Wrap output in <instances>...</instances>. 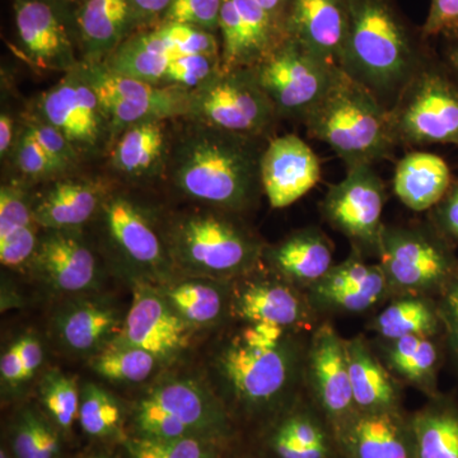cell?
Returning <instances> with one entry per match:
<instances>
[{"label":"cell","mask_w":458,"mask_h":458,"mask_svg":"<svg viewBox=\"0 0 458 458\" xmlns=\"http://www.w3.org/2000/svg\"><path fill=\"white\" fill-rule=\"evenodd\" d=\"M300 331L269 324H246L216 357L219 384L241 414H282L306 388L309 339Z\"/></svg>","instance_id":"1"},{"label":"cell","mask_w":458,"mask_h":458,"mask_svg":"<svg viewBox=\"0 0 458 458\" xmlns=\"http://www.w3.org/2000/svg\"><path fill=\"white\" fill-rule=\"evenodd\" d=\"M260 140L200 123L174 150V183L190 198L227 212H242L262 190L265 148Z\"/></svg>","instance_id":"2"},{"label":"cell","mask_w":458,"mask_h":458,"mask_svg":"<svg viewBox=\"0 0 458 458\" xmlns=\"http://www.w3.org/2000/svg\"><path fill=\"white\" fill-rule=\"evenodd\" d=\"M351 22L340 68L377 98L403 89L417 75L408 30L387 0H349Z\"/></svg>","instance_id":"3"},{"label":"cell","mask_w":458,"mask_h":458,"mask_svg":"<svg viewBox=\"0 0 458 458\" xmlns=\"http://www.w3.org/2000/svg\"><path fill=\"white\" fill-rule=\"evenodd\" d=\"M304 123L310 137L327 144L348 168L386 158L397 140L393 114L345 72Z\"/></svg>","instance_id":"4"},{"label":"cell","mask_w":458,"mask_h":458,"mask_svg":"<svg viewBox=\"0 0 458 458\" xmlns=\"http://www.w3.org/2000/svg\"><path fill=\"white\" fill-rule=\"evenodd\" d=\"M264 250L251 232L219 214L186 216L170 234L172 258L205 279L242 278L256 270Z\"/></svg>","instance_id":"5"},{"label":"cell","mask_w":458,"mask_h":458,"mask_svg":"<svg viewBox=\"0 0 458 458\" xmlns=\"http://www.w3.org/2000/svg\"><path fill=\"white\" fill-rule=\"evenodd\" d=\"M138 437L177 439L197 437L222 443L232 433L227 409L194 379L172 378L155 386L134 409Z\"/></svg>","instance_id":"6"},{"label":"cell","mask_w":458,"mask_h":458,"mask_svg":"<svg viewBox=\"0 0 458 458\" xmlns=\"http://www.w3.org/2000/svg\"><path fill=\"white\" fill-rule=\"evenodd\" d=\"M377 258L393 298H437L458 270L456 259L445 241L420 225H385Z\"/></svg>","instance_id":"7"},{"label":"cell","mask_w":458,"mask_h":458,"mask_svg":"<svg viewBox=\"0 0 458 458\" xmlns=\"http://www.w3.org/2000/svg\"><path fill=\"white\" fill-rule=\"evenodd\" d=\"M254 71L278 116L302 122L344 75L339 65L316 56L289 38L255 65Z\"/></svg>","instance_id":"8"},{"label":"cell","mask_w":458,"mask_h":458,"mask_svg":"<svg viewBox=\"0 0 458 458\" xmlns=\"http://www.w3.org/2000/svg\"><path fill=\"white\" fill-rule=\"evenodd\" d=\"M190 113L207 125L251 138L264 137L278 117L254 68L219 72L192 92Z\"/></svg>","instance_id":"9"},{"label":"cell","mask_w":458,"mask_h":458,"mask_svg":"<svg viewBox=\"0 0 458 458\" xmlns=\"http://www.w3.org/2000/svg\"><path fill=\"white\" fill-rule=\"evenodd\" d=\"M386 204L384 181L372 165L348 168L345 179L330 186L322 200V216L334 229L348 238L361 254L378 252Z\"/></svg>","instance_id":"10"},{"label":"cell","mask_w":458,"mask_h":458,"mask_svg":"<svg viewBox=\"0 0 458 458\" xmlns=\"http://www.w3.org/2000/svg\"><path fill=\"white\" fill-rule=\"evenodd\" d=\"M391 114L397 140L458 146V92L439 75H415Z\"/></svg>","instance_id":"11"},{"label":"cell","mask_w":458,"mask_h":458,"mask_svg":"<svg viewBox=\"0 0 458 458\" xmlns=\"http://www.w3.org/2000/svg\"><path fill=\"white\" fill-rule=\"evenodd\" d=\"M304 381L310 400L334 432L357 411L352 397L345 339L331 322L318 324L310 336Z\"/></svg>","instance_id":"12"},{"label":"cell","mask_w":458,"mask_h":458,"mask_svg":"<svg viewBox=\"0 0 458 458\" xmlns=\"http://www.w3.org/2000/svg\"><path fill=\"white\" fill-rule=\"evenodd\" d=\"M232 312L245 324H269L285 330L313 331L318 315L306 292L278 274H247L232 292Z\"/></svg>","instance_id":"13"},{"label":"cell","mask_w":458,"mask_h":458,"mask_svg":"<svg viewBox=\"0 0 458 458\" xmlns=\"http://www.w3.org/2000/svg\"><path fill=\"white\" fill-rule=\"evenodd\" d=\"M190 335L191 325L174 311L164 293L138 282L122 333L114 342L143 349L158 361H168L188 348Z\"/></svg>","instance_id":"14"},{"label":"cell","mask_w":458,"mask_h":458,"mask_svg":"<svg viewBox=\"0 0 458 458\" xmlns=\"http://www.w3.org/2000/svg\"><path fill=\"white\" fill-rule=\"evenodd\" d=\"M38 110L40 119L63 132L78 152L98 148L110 128L98 95L83 72L69 75L44 93Z\"/></svg>","instance_id":"15"},{"label":"cell","mask_w":458,"mask_h":458,"mask_svg":"<svg viewBox=\"0 0 458 458\" xmlns=\"http://www.w3.org/2000/svg\"><path fill=\"white\" fill-rule=\"evenodd\" d=\"M335 436L345 458H417L411 415L403 409L355 411Z\"/></svg>","instance_id":"16"},{"label":"cell","mask_w":458,"mask_h":458,"mask_svg":"<svg viewBox=\"0 0 458 458\" xmlns=\"http://www.w3.org/2000/svg\"><path fill=\"white\" fill-rule=\"evenodd\" d=\"M321 165L311 147L293 134L270 140L261 158L262 191L274 209H283L318 185Z\"/></svg>","instance_id":"17"},{"label":"cell","mask_w":458,"mask_h":458,"mask_svg":"<svg viewBox=\"0 0 458 458\" xmlns=\"http://www.w3.org/2000/svg\"><path fill=\"white\" fill-rule=\"evenodd\" d=\"M349 22V0H291L284 31L310 53L340 66Z\"/></svg>","instance_id":"18"},{"label":"cell","mask_w":458,"mask_h":458,"mask_svg":"<svg viewBox=\"0 0 458 458\" xmlns=\"http://www.w3.org/2000/svg\"><path fill=\"white\" fill-rule=\"evenodd\" d=\"M14 23L21 47L33 64L56 71L75 66L68 26L51 0H16Z\"/></svg>","instance_id":"19"},{"label":"cell","mask_w":458,"mask_h":458,"mask_svg":"<svg viewBox=\"0 0 458 458\" xmlns=\"http://www.w3.org/2000/svg\"><path fill=\"white\" fill-rule=\"evenodd\" d=\"M31 264L54 291L64 293L89 291L98 280V261L75 229H49Z\"/></svg>","instance_id":"20"},{"label":"cell","mask_w":458,"mask_h":458,"mask_svg":"<svg viewBox=\"0 0 458 458\" xmlns=\"http://www.w3.org/2000/svg\"><path fill=\"white\" fill-rule=\"evenodd\" d=\"M269 448L276 458H337L335 432L311 400L298 399L274 426Z\"/></svg>","instance_id":"21"},{"label":"cell","mask_w":458,"mask_h":458,"mask_svg":"<svg viewBox=\"0 0 458 458\" xmlns=\"http://www.w3.org/2000/svg\"><path fill=\"white\" fill-rule=\"evenodd\" d=\"M273 273L306 292L334 267V246L321 229L295 231L276 246L264 250Z\"/></svg>","instance_id":"22"},{"label":"cell","mask_w":458,"mask_h":458,"mask_svg":"<svg viewBox=\"0 0 458 458\" xmlns=\"http://www.w3.org/2000/svg\"><path fill=\"white\" fill-rule=\"evenodd\" d=\"M345 351L357 411L403 409V386L386 369L372 343L360 335L345 339Z\"/></svg>","instance_id":"23"},{"label":"cell","mask_w":458,"mask_h":458,"mask_svg":"<svg viewBox=\"0 0 458 458\" xmlns=\"http://www.w3.org/2000/svg\"><path fill=\"white\" fill-rule=\"evenodd\" d=\"M102 209L111 240L129 261L149 273L161 274L167 267L164 246L140 208L114 198Z\"/></svg>","instance_id":"24"},{"label":"cell","mask_w":458,"mask_h":458,"mask_svg":"<svg viewBox=\"0 0 458 458\" xmlns=\"http://www.w3.org/2000/svg\"><path fill=\"white\" fill-rule=\"evenodd\" d=\"M376 352L399 381L418 388L428 397L438 394V370L441 348L436 337L406 336L385 340L377 337L372 343Z\"/></svg>","instance_id":"25"},{"label":"cell","mask_w":458,"mask_h":458,"mask_svg":"<svg viewBox=\"0 0 458 458\" xmlns=\"http://www.w3.org/2000/svg\"><path fill=\"white\" fill-rule=\"evenodd\" d=\"M137 25L131 0H83L77 13L78 36L93 62L110 56Z\"/></svg>","instance_id":"26"},{"label":"cell","mask_w":458,"mask_h":458,"mask_svg":"<svg viewBox=\"0 0 458 458\" xmlns=\"http://www.w3.org/2000/svg\"><path fill=\"white\" fill-rule=\"evenodd\" d=\"M119 313L106 303L78 301L57 315L55 328L60 342L75 352H98L122 333Z\"/></svg>","instance_id":"27"},{"label":"cell","mask_w":458,"mask_h":458,"mask_svg":"<svg viewBox=\"0 0 458 458\" xmlns=\"http://www.w3.org/2000/svg\"><path fill=\"white\" fill-rule=\"evenodd\" d=\"M450 185V168L445 159L432 153H409L394 170V194L414 212L433 209L447 194Z\"/></svg>","instance_id":"28"},{"label":"cell","mask_w":458,"mask_h":458,"mask_svg":"<svg viewBox=\"0 0 458 458\" xmlns=\"http://www.w3.org/2000/svg\"><path fill=\"white\" fill-rule=\"evenodd\" d=\"M104 201V190L89 181H62L32 204L38 225L47 229H77L89 222Z\"/></svg>","instance_id":"29"},{"label":"cell","mask_w":458,"mask_h":458,"mask_svg":"<svg viewBox=\"0 0 458 458\" xmlns=\"http://www.w3.org/2000/svg\"><path fill=\"white\" fill-rule=\"evenodd\" d=\"M417 458H458V403L438 394L411 414Z\"/></svg>","instance_id":"30"},{"label":"cell","mask_w":458,"mask_h":458,"mask_svg":"<svg viewBox=\"0 0 458 458\" xmlns=\"http://www.w3.org/2000/svg\"><path fill=\"white\" fill-rule=\"evenodd\" d=\"M369 328L379 339L406 336L437 337L443 333L436 298L426 295L394 297L372 321Z\"/></svg>","instance_id":"31"},{"label":"cell","mask_w":458,"mask_h":458,"mask_svg":"<svg viewBox=\"0 0 458 458\" xmlns=\"http://www.w3.org/2000/svg\"><path fill=\"white\" fill-rule=\"evenodd\" d=\"M179 54L157 30L132 36L107 57L105 68L113 73L149 84L164 82L165 72Z\"/></svg>","instance_id":"32"},{"label":"cell","mask_w":458,"mask_h":458,"mask_svg":"<svg viewBox=\"0 0 458 458\" xmlns=\"http://www.w3.org/2000/svg\"><path fill=\"white\" fill-rule=\"evenodd\" d=\"M191 96L179 87H159L150 95L114 99L101 106L111 131H123L137 123L164 122L168 117L189 114Z\"/></svg>","instance_id":"33"},{"label":"cell","mask_w":458,"mask_h":458,"mask_svg":"<svg viewBox=\"0 0 458 458\" xmlns=\"http://www.w3.org/2000/svg\"><path fill=\"white\" fill-rule=\"evenodd\" d=\"M225 280H188L165 289V300L191 327H210L225 316L232 304V292Z\"/></svg>","instance_id":"34"},{"label":"cell","mask_w":458,"mask_h":458,"mask_svg":"<svg viewBox=\"0 0 458 458\" xmlns=\"http://www.w3.org/2000/svg\"><path fill=\"white\" fill-rule=\"evenodd\" d=\"M165 152L162 122L137 123L123 131L113 149V164L123 174L141 176L157 167Z\"/></svg>","instance_id":"35"},{"label":"cell","mask_w":458,"mask_h":458,"mask_svg":"<svg viewBox=\"0 0 458 458\" xmlns=\"http://www.w3.org/2000/svg\"><path fill=\"white\" fill-rule=\"evenodd\" d=\"M157 361L150 352L114 340L96 354L92 369L108 381L140 384L152 375Z\"/></svg>","instance_id":"36"},{"label":"cell","mask_w":458,"mask_h":458,"mask_svg":"<svg viewBox=\"0 0 458 458\" xmlns=\"http://www.w3.org/2000/svg\"><path fill=\"white\" fill-rule=\"evenodd\" d=\"M80 423L84 433L98 438L117 436L122 430V408L113 394L93 384L81 393Z\"/></svg>","instance_id":"37"},{"label":"cell","mask_w":458,"mask_h":458,"mask_svg":"<svg viewBox=\"0 0 458 458\" xmlns=\"http://www.w3.org/2000/svg\"><path fill=\"white\" fill-rule=\"evenodd\" d=\"M219 445L197 437L177 439L135 437L125 443L131 458H221Z\"/></svg>","instance_id":"38"},{"label":"cell","mask_w":458,"mask_h":458,"mask_svg":"<svg viewBox=\"0 0 458 458\" xmlns=\"http://www.w3.org/2000/svg\"><path fill=\"white\" fill-rule=\"evenodd\" d=\"M12 447L16 458H56L60 443L55 430L40 415L25 410L14 426Z\"/></svg>","instance_id":"39"},{"label":"cell","mask_w":458,"mask_h":458,"mask_svg":"<svg viewBox=\"0 0 458 458\" xmlns=\"http://www.w3.org/2000/svg\"><path fill=\"white\" fill-rule=\"evenodd\" d=\"M40 396L42 405L57 426L71 429L75 419L80 418L81 409V394L75 379L60 370H51L41 381Z\"/></svg>","instance_id":"40"},{"label":"cell","mask_w":458,"mask_h":458,"mask_svg":"<svg viewBox=\"0 0 458 458\" xmlns=\"http://www.w3.org/2000/svg\"><path fill=\"white\" fill-rule=\"evenodd\" d=\"M221 71V56L177 55L165 72L164 83L186 90L198 89Z\"/></svg>","instance_id":"41"},{"label":"cell","mask_w":458,"mask_h":458,"mask_svg":"<svg viewBox=\"0 0 458 458\" xmlns=\"http://www.w3.org/2000/svg\"><path fill=\"white\" fill-rule=\"evenodd\" d=\"M156 30L179 55L221 56L218 38L212 31L183 23H161Z\"/></svg>","instance_id":"42"},{"label":"cell","mask_w":458,"mask_h":458,"mask_svg":"<svg viewBox=\"0 0 458 458\" xmlns=\"http://www.w3.org/2000/svg\"><path fill=\"white\" fill-rule=\"evenodd\" d=\"M225 0H174L161 23H183L216 33Z\"/></svg>","instance_id":"43"},{"label":"cell","mask_w":458,"mask_h":458,"mask_svg":"<svg viewBox=\"0 0 458 458\" xmlns=\"http://www.w3.org/2000/svg\"><path fill=\"white\" fill-rule=\"evenodd\" d=\"M38 225L32 204L17 186L3 185L0 190V237Z\"/></svg>","instance_id":"44"},{"label":"cell","mask_w":458,"mask_h":458,"mask_svg":"<svg viewBox=\"0 0 458 458\" xmlns=\"http://www.w3.org/2000/svg\"><path fill=\"white\" fill-rule=\"evenodd\" d=\"M25 129L31 132L38 143L47 150L60 170H65L78 161V150L73 144L66 140L63 132L50 123H45L40 117L27 122Z\"/></svg>","instance_id":"45"},{"label":"cell","mask_w":458,"mask_h":458,"mask_svg":"<svg viewBox=\"0 0 458 458\" xmlns=\"http://www.w3.org/2000/svg\"><path fill=\"white\" fill-rule=\"evenodd\" d=\"M16 162L20 171L31 179H45L62 171L27 129L18 140Z\"/></svg>","instance_id":"46"},{"label":"cell","mask_w":458,"mask_h":458,"mask_svg":"<svg viewBox=\"0 0 458 458\" xmlns=\"http://www.w3.org/2000/svg\"><path fill=\"white\" fill-rule=\"evenodd\" d=\"M436 300L445 342L458 366V270Z\"/></svg>","instance_id":"47"},{"label":"cell","mask_w":458,"mask_h":458,"mask_svg":"<svg viewBox=\"0 0 458 458\" xmlns=\"http://www.w3.org/2000/svg\"><path fill=\"white\" fill-rule=\"evenodd\" d=\"M458 29V0H432L424 32L439 35Z\"/></svg>","instance_id":"48"},{"label":"cell","mask_w":458,"mask_h":458,"mask_svg":"<svg viewBox=\"0 0 458 458\" xmlns=\"http://www.w3.org/2000/svg\"><path fill=\"white\" fill-rule=\"evenodd\" d=\"M434 225L443 236L458 241V186L448 190L445 198L433 208Z\"/></svg>","instance_id":"49"},{"label":"cell","mask_w":458,"mask_h":458,"mask_svg":"<svg viewBox=\"0 0 458 458\" xmlns=\"http://www.w3.org/2000/svg\"><path fill=\"white\" fill-rule=\"evenodd\" d=\"M18 351L23 366V382L29 381L40 369L44 352L40 342L35 336L25 335L17 340Z\"/></svg>","instance_id":"50"},{"label":"cell","mask_w":458,"mask_h":458,"mask_svg":"<svg viewBox=\"0 0 458 458\" xmlns=\"http://www.w3.org/2000/svg\"><path fill=\"white\" fill-rule=\"evenodd\" d=\"M0 376H2V381L9 386L22 384L23 366L17 343L9 346L7 351L3 352L2 360H0Z\"/></svg>","instance_id":"51"},{"label":"cell","mask_w":458,"mask_h":458,"mask_svg":"<svg viewBox=\"0 0 458 458\" xmlns=\"http://www.w3.org/2000/svg\"><path fill=\"white\" fill-rule=\"evenodd\" d=\"M138 22H153L157 18H164L174 0H131Z\"/></svg>","instance_id":"52"},{"label":"cell","mask_w":458,"mask_h":458,"mask_svg":"<svg viewBox=\"0 0 458 458\" xmlns=\"http://www.w3.org/2000/svg\"><path fill=\"white\" fill-rule=\"evenodd\" d=\"M14 120L8 114L0 117V155L4 157L13 143Z\"/></svg>","instance_id":"53"},{"label":"cell","mask_w":458,"mask_h":458,"mask_svg":"<svg viewBox=\"0 0 458 458\" xmlns=\"http://www.w3.org/2000/svg\"><path fill=\"white\" fill-rule=\"evenodd\" d=\"M274 20L284 26L286 11H288L291 0H256Z\"/></svg>","instance_id":"54"},{"label":"cell","mask_w":458,"mask_h":458,"mask_svg":"<svg viewBox=\"0 0 458 458\" xmlns=\"http://www.w3.org/2000/svg\"><path fill=\"white\" fill-rule=\"evenodd\" d=\"M451 59L452 63H454V65L458 69V47L454 51V54H452Z\"/></svg>","instance_id":"55"},{"label":"cell","mask_w":458,"mask_h":458,"mask_svg":"<svg viewBox=\"0 0 458 458\" xmlns=\"http://www.w3.org/2000/svg\"><path fill=\"white\" fill-rule=\"evenodd\" d=\"M0 458H9L8 452L4 448H2V451H0Z\"/></svg>","instance_id":"56"},{"label":"cell","mask_w":458,"mask_h":458,"mask_svg":"<svg viewBox=\"0 0 458 458\" xmlns=\"http://www.w3.org/2000/svg\"><path fill=\"white\" fill-rule=\"evenodd\" d=\"M90 458H107V457H104V456H95V457H90Z\"/></svg>","instance_id":"57"},{"label":"cell","mask_w":458,"mask_h":458,"mask_svg":"<svg viewBox=\"0 0 458 458\" xmlns=\"http://www.w3.org/2000/svg\"><path fill=\"white\" fill-rule=\"evenodd\" d=\"M337 458H345V457H344L343 454H340V456Z\"/></svg>","instance_id":"58"}]
</instances>
